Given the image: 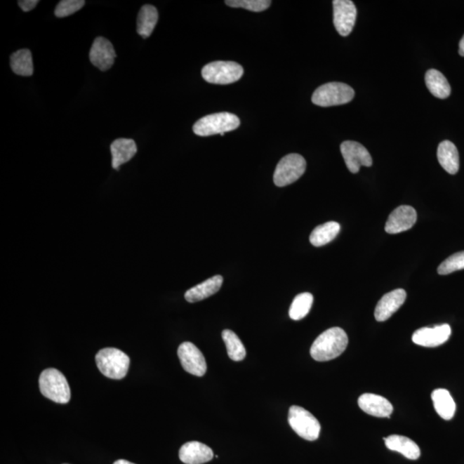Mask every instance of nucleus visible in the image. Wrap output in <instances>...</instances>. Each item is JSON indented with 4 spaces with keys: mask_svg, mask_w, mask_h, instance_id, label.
Returning <instances> with one entry per match:
<instances>
[{
    "mask_svg": "<svg viewBox=\"0 0 464 464\" xmlns=\"http://www.w3.org/2000/svg\"><path fill=\"white\" fill-rule=\"evenodd\" d=\"M39 386L41 394L49 400L60 404H66L70 401L71 390L67 378L55 368L42 371Z\"/></svg>",
    "mask_w": 464,
    "mask_h": 464,
    "instance_id": "7ed1b4c3",
    "label": "nucleus"
},
{
    "mask_svg": "<svg viewBox=\"0 0 464 464\" xmlns=\"http://www.w3.org/2000/svg\"><path fill=\"white\" fill-rule=\"evenodd\" d=\"M406 298V291L397 289L383 296L376 306L374 316L378 322H385L396 313L404 304Z\"/></svg>",
    "mask_w": 464,
    "mask_h": 464,
    "instance_id": "2eb2a0df",
    "label": "nucleus"
},
{
    "mask_svg": "<svg viewBox=\"0 0 464 464\" xmlns=\"http://www.w3.org/2000/svg\"><path fill=\"white\" fill-rule=\"evenodd\" d=\"M347 345V333L338 327L331 328L322 333L314 341L310 355L317 362H329L343 354Z\"/></svg>",
    "mask_w": 464,
    "mask_h": 464,
    "instance_id": "f257e3e1",
    "label": "nucleus"
},
{
    "mask_svg": "<svg viewBox=\"0 0 464 464\" xmlns=\"http://www.w3.org/2000/svg\"><path fill=\"white\" fill-rule=\"evenodd\" d=\"M417 213L410 206H401L390 214L386 222L385 231L389 234H397L408 231L416 223Z\"/></svg>",
    "mask_w": 464,
    "mask_h": 464,
    "instance_id": "4468645a",
    "label": "nucleus"
},
{
    "mask_svg": "<svg viewBox=\"0 0 464 464\" xmlns=\"http://www.w3.org/2000/svg\"><path fill=\"white\" fill-rule=\"evenodd\" d=\"M451 326L449 324L436 325L418 329L412 336L413 343L425 347H436L443 345L450 338Z\"/></svg>",
    "mask_w": 464,
    "mask_h": 464,
    "instance_id": "f8f14e48",
    "label": "nucleus"
},
{
    "mask_svg": "<svg viewBox=\"0 0 464 464\" xmlns=\"http://www.w3.org/2000/svg\"><path fill=\"white\" fill-rule=\"evenodd\" d=\"M117 53L112 44L105 37H98L92 44L90 51V60L99 70H109L114 63Z\"/></svg>",
    "mask_w": 464,
    "mask_h": 464,
    "instance_id": "ddd939ff",
    "label": "nucleus"
},
{
    "mask_svg": "<svg viewBox=\"0 0 464 464\" xmlns=\"http://www.w3.org/2000/svg\"><path fill=\"white\" fill-rule=\"evenodd\" d=\"M114 464H135V463H133L131 462L126 461V460H124V459H120V460H117V462H114Z\"/></svg>",
    "mask_w": 464,
    "mask_h": 464,
    "instance_id": "72a5a7b5",
    "label": "nucleus"
},
{
    "mask_svg": "<svg viewBox=\"0 0 464 464\" xmlns=\"http://www.w3.org/2000/svg\"><path fill=\"white\" fill-rule=\"evenodd\" d=\"M358 404L364 412L375 417L390 418L393 413L392 404L379 395L363 394L359 397Z\"/></svg>",
    "mask_w": 464,
    "mask_h": 464,
    "instance_id": "dca6fc26",
    "label": "nucleus"
},
{
    "mask_svg": "<svg viewBox=\"0 0 464 464\" xmlns=\"http://www.w3.org/2000/svg\"><path fill=\"white\" fill-rule=\"evenodd\" d=\"M112 153V167L119 170L122 164L131 160L137 152L135 142L130 139H118L110 145Z\"/></svg>",
    "mask_w": 464,
    "mask_h": 464,
    "instance_id": "6ab92c4d",
    "label": "nucleus"
},
{
    "mask_svg": "<svg viewBox=\"0 0 464 464\" xmlns=\"http://www.w3.org/2000/svg\"><path fill=\"white\" fill-rule=\"evenodd\" d=\"M340 152L348 171L352 173H358L362 166H373V159L369 152L358 142L344 141L340 145Z\"/></svg>",
    "mask_w": 464,
    "mask_h": 464,
    "instance_id": "9d476101",
    "label": "nucleus"
},
{
    "mask_svg": "<svg viewBox=\"0 0 464 464\" xmlns=\"http://www.w3.org/2000/svg\"><path fill=\"white\" fill-rule=\"evenodd\" d=\"M178 354L183 369L194 376L202 377L206 373V362L204 355L193 343H183L178 347Z\"/></svg>",
    "mask_w": 464,
    "mask_h": 464,
    "instance_id": "1a4fd4ad",
    "label": "nucleus"
},
{
    "mask_svg": "<svg viewBox=\"0 0 464 464\" xmlns=\"http://www.w3.org/2000/svg\"><path fill=\"white\" fill-rule=\"evenodd\" d=\"M463 270H464V251L456 253L444 260L438 267V273L440 275H446Z\"/></svg>",
    "mask_w": 464,
    "mask_h": 464,
    "instance_id": "c756f323",
    "label": "nucleus"
},
{
    "mask_svg": "<svg viewBox=\"0 0 464 464\" xmlns=\"http://www.w3.org/2000/svg\"><path fill=\"white\" fill-rule=\"evenodd\" d=\"M425 84L435 97L446 99L451 94V86L446 77L435 69H430L425 77Z\"/></svg>",
    "mask_w": 464,
    "mask_h": 464,
    "instance_id": "b1692460",
    "label": "nucleus"
},
{
    "mask_svg": "<svg viewBox=\"0 0 464 464\" xmlns=\"http://www.w3.org/2000/svg\"><path fill=\"white\" fill-rule=\"evenodd\" d=\"M222 338L227 349L229 358L233 362H241L246 357V349L239 337L230 329H225L222 332Z\"/></svg>",
    "mask_w": 464,
    "mask_h": 464,
    "instance_id": "bb28decb",
    "label": "nucleus"
},
{
    "mask_svg": "<svg viewBox=\"0 0 464 464\" xmlns=\"http://www.w3.org/2000/svg\"><path fill=\"white\" fill-rule=\"evenodd\" d=\"M86 2L84 0H62L57 5L55 14L57 18H66L82 9Z\"/></svg>",
    "mask_w": 464,
    "mask_h": 464,
    "instance_id": "7c9ffc66",
    "label": "nucleus"
},
{
    "mask_svg": "<svg viewBox=\"0 0 464 464\" xmlns=\"http://www.w3.org/2000/svg\"><path fill=\"white\" fill-rule=\"evenodd\" d=\"M355 92L346 84L331 82L318 87L312 95V102L320 107L346 105L354 99Z\"/></svg>",
    "mask_w": 464,
    "mask_h": 464,
    "instance_id": "39448f33",
    "label": "nucleus"
},
{
    "mask_svg": "<svg viewBox=\"0 0 464 464\" xmlns=\"http://www.w3.org/2000/svg\"><path fill=\"white\" fill-rule=\"evenodd\" d=\"M437 156L440 166L444 171L451 175L458 173L460 166L459 154L458 149L452 142L449 140L441 142Z\"/></svg>",
    "mask_w": 464,
    "mask_h": 464,
    "instance_id": "412c9836",
    "label": "nucleus"
},
{
    "mask_svg": "<svg viewBox=\"0 0 464 464\" xmlns=\"http://www.w3.org/2000/svg\"><path fill=\"white\" fill-rule=\"evenodd\" d=\"M432 400L437 413L444 420H450L455 416L456 404L447 390L437 389L432 391Z\"/></svg>",
    "mask_w": 464,
    "mask_h": 464,
    "instance_id": "4be33fe9",
    "label": "nucleus"
},
{
    "mask_svg": "<svg viewBox=\"0 0 464 464\" xmlns=\"http://www.w3.org/2000/svg\"><path fill=\"white\" fill-rule=\"evenodd\" d=\"M306 170V161L296 153L286 155L279 161L276 166L274 182L276 186L285 187L293 183L304 175Z\"/></svg>",
    "mask_w": 464,
    "mask_h": 464,
    "instance_id": "6e6552de",
    "label": "nucleus"
},
{
    "mask_svg": "<svg viewBox=\"0 0 464 464\" xmlns=\"http://www.w3.org/2000/svg\"><path fill=\"white\" fill-rule=\"evenodd\" d=\"M18 3L22 11L28 13V11L33 10L39 1L38 0H19Z\"/></svg>",
    "mask_w": 464,
    "mask_h": 464,
    "instance_id": "2f4dec72",
    "label": "nucleus"
},
{
    "mask_svg": "<svg viewBox=\"0 0 464 464\" xmlns=\"http://www.w3.org/2000/svg\"><path fill=\"white\" fill-rule=\"evenodd\" d=\"M11 67L14 74L19 76H32L34 72L32 52L29 49H21L11 56Z\"/></svg>",
    "mask_w": 464,
    "mask_h": 464,
    "instance_id": "a878e982",
    "label": "nucleus"
},
{
    "mask_svg": "<svg viewBox=\"0 0 464 464\" xmlns=\"http://www.w3.org/2000/svg\"><path fill=\"white\" fill-rule=\"evenodd\" d=\"M314 298L312 293H304L297 295L293 299L289 310L291 319L299 321L308 315L313 305Z\"/></svg>",
    "mask_w": 464,
    "mask_h": 464,
    "instance_id": "cd10ccee",
    "label": "nucleus"
},
{
    "mask_svg": "<svg viewBox=\"0 0 464 464\" xmlns=\"http://www.w3.org/2000/svg\"><path fill=\"white\" fill-rule=\"evenodd\" d=\"M223 284V277L221 275H216L213 277L206 279V281L199 284V285L192 287L187 291L185 299L190 303H197L213 296L221 289Z\"/></svg>",
    "mask_w": 464,
    "mask_h": 464,
    "instance_id": "a211bd4d",
    "label": "nucleus"
},
{
    "mask_svg": "<svg viewBox=\"0 0 464 464\" xmlns=\"http://www.w3.org/2000/svg\"><path fill=\"white\" fill-rule=\"evenodd\" d=\"M333 25L341 37H347L354 29L357 9L351 0H335L333 1Z\"/></svg>",
    "mask_w": 464,
    "mask_h": 464,
    "instance_id": "9b49d317",
    "label": "nucleus"
},
{
    "mask_svg": "<svg viewBox=\"0 0 464 464\" xmlns=\"http://www.w3.org/2000/svg\"><path fill=\"white\" fill-rule=\"evenodd\" d=\"M159 21V13L156 7L145 5L140 11L137 19V32L143 38H148L154 30Z\"/></svg>",
    "mask_w": 464,
    "mask_h": 464,
    "instance_id": "5701e85b",
    "label": "nucleus"
},
{
    "mask_svg": "<svg viewBox=\"0 0 464 464\" xmlns=\"http://www.w3.org/2000/svg\"><path fill=\"white\" fill-rule=\"evenodd\" d=\"M98 368L105 377L111 379H122L128 373L130 359L124 352L119 349L103 348L95 355Z\"/></svg>",
    "mask_w": 464,
    "mask_h": 464,
    "instance_id": "f03ea898",
    "label": "nucleus"
},
{
    "mask_svg": "<svg viewBox=\"0 0 464 464\" xmlns=\"http://www.w3.org/2000/svg\"><path fill=\"white\" fill-rule=\"evenodd\" d=\"M387 448L390 451H397L410 460H417L420 456V449L418 444L408 438L401 435H390L385 439Z\"/></svg>",
    "mask_w": 464,
    "mask_h": 464,
    "instance_id": "aec40b11",
    "label": "nucleus"
},
{
    "mask_svg": "<svg viewBox=\"0 0 464 464\" xmlns=\"http://www.w3.org/2000/svg\"><path fill=\"white\" fill-rule=\"evenodd\" d=\"M270 0H226L225 4L233 8H244L255 13L265 11L271 5Z\"/></svg>",
    "mask_w": 464,
    "mask_h": 464,
    "instance_id": "c85d7f7f",
    "label": "nucleus"
},
{
    "mask_svg": "<svg viewBox=\"0 0 464 464\" xmlns=\"http://www.w3.org/2000/svg\"><path fill=\"white\" fill-rule=\"evenodd\" d=\"M289 423L291 429L301 438L309 441H315L319 438L321 432L319 421L312 413L302 406H291Z\"/></svg>",
    "mask_w": 464,
    "mask_h": 464,
    "instance_id": "423d86ee",
    "label": "nucleus"
},
{
    "mask_svg": "<svg viewBox=\"0 0 464 464\" xmlns=\"http://www.w3.org/2000/svg\"><path fill=\"white\" fill-rule=\"evenodd\" d=\"M240 126L239 118L235 114L227 112L208 114L199 119L193 126V131L197 135L208 137L233 131Z\"/></svg>",
    "mask_w": 464,
    "mask_h": 464,
    "instance_id": "20e7f679",
    "label": "nucleus"
},
{
    "mask_svg": "<svg viewBox=\"0 0 464 464\" xmlns=\"http://www.w3.org/2000/svg\"><path fill=\"white\" fill-rule=\"evenodd\" d=\"M201 75L211 84H230L239 81L244 75V68L233 61H214L203 67Z\"/></svg>",
    "mask_w": 464,
    "mask_h": 464,
    "instance_id": "0eeeda50",
    "label": "nucleus"
},
{
    "mask_svg": "<svg viewBox=\"0 0 464 464\" xmlns=\"http://www.w3.org/2000/svg\"><path fill=\"white\" fill-rule=\"evenodd\" d=\"M459 55L464 57V36L459 44Z\"/></svg>",
    "mask_w": 464,
    "mask_h": 464,
    "instance_id": "473e14b6",
    "label": "nucleus"
},
{
    "mask_svg": "<svg viewBox=\"0 0 464 464\" xmlns=\"http://www.w3.org/2000/svg\"><path fill=\"white\" fill-rule=\"evenodd\" d=\"M340 231V225L337 222H327L318 225L310 236V244L316 247L324 246L336 239Z\"/></svg>",
    "mask_w": 464,
    "mask_h": 464,
    "instance_id": "393cba45",
    "label": "nucleus"
},
{
    "mask_svg": "<svg viewBox=\"0 0 464 464\" xmlns=\"http://www.w3.org/2000/svg\"><path fill=\"white\" fill-rule=\"evenodd\" d=\"M179 458L186 464H203L213 458V451L204 444L192 441L184 444L180 449Z\"/></svg>",
    "mask_w": 464,
    "mask_h": 464,
    "instance_id": "f3484780",
    "label": "nucleus"
}]
</instances>
